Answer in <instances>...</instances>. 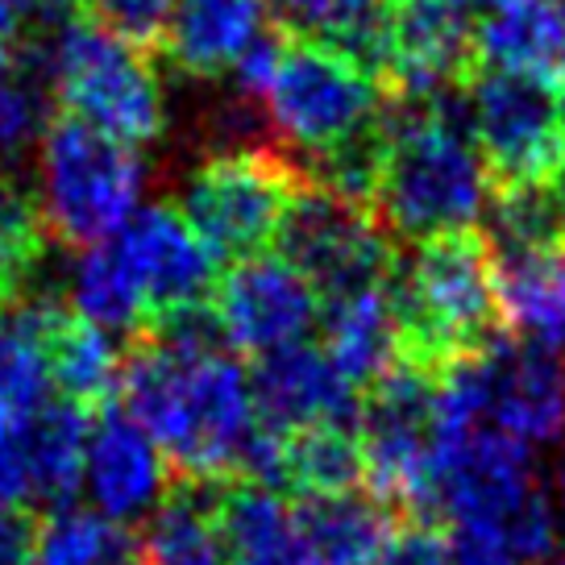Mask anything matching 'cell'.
Instances as JSON below:
<instances>
[{
  "instance_id": "41",
  "label": "cell",
  "mask_w": 565,
  "mask_h": 565,
  "mask_svg": "<svg viewBox=\"0 0 565 565\" xmlns=\"http://www.w3.org/2000/svg\"><path fill=\"white\" fill-rule=\"evenodd\" d=\"M9 279H13V275L0 266V308H4V300H9Z\"/></svg>"
},
{
  "instance_id": "22",
  "label": "cell",
  "mask_w": 565,
  "mask_h": 565,
  "mask_svg": "<svg viewBox=\"0 0 565 565\" xmlns=\"http://www.w3.org/2000/svg\"><path fill=\"white\" fill-rule=\"evenodd\" d=\"M0 433L18 449L25 499H42L54 508L71 503V494L84 482V437H88L84 412L67 399H54L30 420L9 424Z\"/></svg>"
},
{
  "instance_id": "38",
  "label": "cell",
  "mask_w": 565,
  "mask_h": 565,
  "mask_svg": "<svg viewBox=\"0 0 565 565\" xmlns=\"http://www.w3.org/2000/svg\"><path fill=\"white\" fill-rule=\"evenodd\" d=\"M557 532H562V565H565V458H562V470H557Z\"/></svg>"
},
{
  "instance_id": "10",
  "label": "cell",
  "mask_w": 565,
  "mask_h": 565,
  "mask_svg": "<svg viewBox=\"0 0 565 565\" xmlns=\"http://www.w3.org/2000/svg\"><path fill=\"white\" fill-rule=\"evenodd\" d=\"M461 96L494 188H557L565 175V96L491 67L470 71Z\"/></svg>"
},
{
  "instance_id": "15",
  "label": "cell",
  "mask_w": 565,
  "mask_h": 565,
  "mask_svg": "<svg viewBox=\"0 0 565 565\" xmlns=\"http://www.w3.org/2000/svg\"><path fill=\"white\" fill-rule=\"evenodd\" d=\"M171 458L125 407H105L84 437V491L113 524H138L167 499Z\"/></svg>"
},
{
  "instance_id": "44",
  "label": "cell",
  "mask_w": 565,
  "mask_h": 565,
  "mask_svg": "<svg viewBox=\"0 0 565 565\" xmlns=\"http://www.w3.org/2000/svg\"><path fill=\"white\" fill-rule=\"evenodd\" d=\"M117 565H129V562H117Z\"/></svg>"
},
{
  "instance_id": "31",
  "label": "cell",
  "mask_w": 565,
  "mask_h": 565,
  "mask_svg": "<svg viewBox=\"0 0 565 565\" xmlns=\"http://www.w3.org/2000/svg\"><path fill=\"white\" fill-rule=\"evenodd\" d=\"M121 532L96 508H54L34 532V565H117Z\"/></svg>"
},
{
  "instance_id": "14",
  "label": "cell",
  "mask_w": 565,
  "mask_h": 565,
  "mask_svg": "<svg viewBox=\"0 0 565 565\" xmlns=\"http://www.w3.org/2000/svg\"><path fill=\"white\" fill-rule=\"evenodd\" d=\"M108 242L117 246L125 270L138 282L150 320L171 324L192 317L216 287V254L204 246V237L188 225L179 209L167 204L141 209Z\"/></svg>"
},
{
  "instance_id": "3",
  "label": "cell",
  "mask_w": 565,
  "mask_h": 565,
  "mask_svg": "<svg viewBox=\"0 0 565 565\" xmlns=\"http://www.w3.org/2000/svg\"><path fill=\"white\" fill-rule=\"evenodd\" d=\"M437 520L458 565H541L557 536V512L532 466V445L491 420L437 449Z\"/></svg>"
},
{
  "instance_id": "29",
  "label": "cell",
  "mask_w": 565,
  "mask_h": 565,
  "mask_svg": "<svg viewBox=\"0 0 565 565\" xmlns=\"http://www.w3.org/2000/svg\"><path fill=\"white\" fill-rule=\"evenodd\" d=\"M141 565H230L216 524V503L195 494L162 499L159 512L146 515Z\"/></svg>"
},
{
  "instance_id": "5",
  "label": "cell",
  "mask_w": 565,
  "mask_h": 565,
  "mask_svg": "<svg viewBox=\"0 0 565 565\" xmlns=\"http://www.w3.org/2000/svg\"><path fill=\"white\" fill-rule=\"evenodd\" d=\"M383 84L371 67L329 42H282L275 75L258 96L270 134L291 150V162H312L308 175L350 150L379 125Z\"/></svg>"
},
{
  "instance_id": "28",
  "label": "cell",
  "mask_w": 565,
  "mask_h": 565,
  "mask_svg": "<svg viewBox=\"0 0 565 565\" xmlns=\"http://www.w3.org/2000/svg\"><path fill=\"white\" fill-rule=\"evenodd\" d=\"M270 13L296 38L329 42L371 71L379 63L387 0H270Z\"/></svg>"
},
{
  "instance_id": "21",
  "label": "cell",
  "mask_w": 565,
  "mask_h": 565,
  "mask_svg": "<svg viewBox=\"0 0 565 565\" xmlns=\"http://www.w3.org/2000/svg\"><path fill=\"white\" fill-rule=\"evenodd\" d=\"M270 21V0H171L167 46L188 75H230Z\"/></svg>"
},
{
  "instance_id": "18",
  "label": "cell",
  "mask_w": 565,
  "mask_h": 565,
  "mask_svg": "<svg viewBox=\"0 0 565 565\" xmlns=\"http://www.w3.org/2000/svg\"><path fill=\"white\" fill-rule=\"evenodd\" d=\"M491 249L503 333L565 350V233Z\"/></svg>"
},
{
  "instance_id": "7",
  "label": "cell",
  "mask_w": 565,
  "mask_h": 565,
  "mask_svg": "<svg viewBox=\"0 0 565 565\" xmlns=\"http://www.w3.org/2000/svg\"><path fill=\"white\" fill-rule=\"evenodd\" d=\"M42 75L75 121L146 146L167 129V88L146 54L96 21L63 25L42 46Z\"/></svg>"
},
{
  "instance_id": "11",
  "label": "cell",
  "mask_w": 565,
  "mask_h": 565,
  "mask_svg": "<svg viewBox=\"0 0 565 565\" xmlns=\"http://www.w3.org/2000/svg\"><path fill=\"white\" fill-rule=\"evenodd\" d=\"M282 258L317 287L320 296H345L358 287L387 282L395 246L371 200H358L324 183H303L279 230Z\"/></svg>"
},
{
  "instance_id": "30",
  "label": "cell",
  "mask_w": 565,
  "mask_h": 565,
  "mask_svg": "<svg viewBox=\"0 0 565 565\" xmlns=\"http://www.w3.org/2000/svg\"><path fill=\"white\" fill-rule=\"evenodd\" d=\"M54 391L75 407L100 404L121 379V353L113 345V333L96 329L79 317H58L51 337Z\"/></svg>"
},
{
  "instance_id": "12",
  "label": "cell",
  "mask_w": 565,
  "mask_h": 565,
  "mask_svg": "<svg viewBox=\"0 0 565 565\" xmlns=\"http://www.w3.org/2000/svg\"><path fill=\"white\" fill-rule=\"evenodd\" d=\"M475 71V21L466 0H387L374 75L387 96L445 100Z\"/></svg>"
},
{
  "instance_id": "27",
  "label": "cell",
  "mask_w": 565,
  "mask_h": 565,
  "mask_svg": "<svg viewBox=\"0 0 565 565\" xmlns=\"http://www.w3.org/2000/svg\"><path fill=\"white\" fill-rule=\"evenodd\" d=\"M366 478L358 424H320L282 437V478L303 499L350 494Z\"/></svg>"
},
{
  "instance_id": "16",
  "label": "cell",
  "mask_w": 565,
  "mask_h": 565,
  "mask_svg": "<svg viewBox=\"0 0 565 565\" xmlns=\"http://www.w3.org/2000/svg\"><path fill=\"white\" fill-rule=\"evenodd\" d=\"M487 416L494 428L524 445L565 437V362L557 350L499 333L482 350Z\"/></svg>"
},
{
  "instance_id": "9",
  "label": "cell",
  "mask_w": 565,
  "mask_h": 565,
  "mask_svg": "<svg viewBox=\"0 0 565 565\" xmlns=\"http://www.w3.org/2000/svg\"><path fill=\"white\" fill-rule=\"evenodd\" d=\"M433 387L437 371L399 358L366 395L358 416L366 487L383 508L416 520L437 512V454H433Z\"/></svg>"
},
{
  "instance_id": "6",
  "label": "cell",
  "mask_w": 565,
  "mask_h": 565,
  "mask_svg": "<svg viewBox=\"0 0 565 565\" xmlns=\"http://www.w3.org/2000/svg\"><path fill=\"white\" fill-rule=\"evenodd\" d=\"M146 195L138 146L63 117L42 129L34 162V200L42 225L75 249L100 246L134 221Z\"/></svg>"
},
{
  "instance_id": "39",
  "label": "cell",
  "mask_w": 565,
  "mask_h": 565,
  "mask_svg": "<svg viewBox=\"0 0 565 565\" xmlns=\"http://www.w3.org/2000/svg\"><path fill=\"white\" fill-rule=\"evenodd\" d=\"M71 4H75V0H42V9H46L51 18H63V13H67Z\"/></svg>"
},
{
  "instance_id": "40",
  "label": "cell",
  "mask_w": 565,
  "mask_h": 565,
  "mask_svg": "<svg viewBox=\"0 0 565 565\" xmlns=\"http://www.w3.org/2000/svg\"><path fill=\"white\" fill-rule=\"evenodd\" d=\"M553 200H557V216H562V230H565V175L557 179V188H553Z\"/></svg>"
},
{
  "instance_id": "25",
  "label": "cell",
  "mask_w": 565,
  "mask_h": 565,
  "mask_svg": "<svg viewBox=\"0 0 565 565\" xmlns=\"http://www.w3.org/2000/svg\"><path fill=\"white\" fill-rule=\"evenodd\" d=\"M303 565H374L395 520L379 499L324 494L300 503Z\"/></svg>"
},
{
  "instance_id": "37",
  "label": "cell",
  "mask_w": 565,
  "mask_h": 565,
  "mask_svg": "<svg viewBox=\"0 0 565 565\" xmlns=\"http://www.w3.org/2000/svg\"><path fill=\"white\" fill-rule=\"evenodd\" d=\"M0 565H34V529L9 499H0Z\"/></svg>"
},
{
  "instance_id": "33",
  "label": "cell",
  "mask_w": 565,
  "mask_h": 565,
  "mask_svg": "<svg viewBox=\"0 0 565 565\" xmlns=\"http://www.w3.org/2000/svg\"><path fill=\"white\" fill-rule=\"evenodd\" d=\"M42 129H46V105L38 84L25 79L13 63H0V162L38 146Z\"/></svg>"
},
{
  "instance_id": "23",
  "label": "cell",
  "mask_w": 565,
  "mask_h": 565,
  "mask_svg": "<svg viewBox=\"0 0 565 565\" xmlns=\"http://www.w3.org/2000/svg\"><path fill=\"white\" fill-rule=\"evenodd\" d=\"M58 312L46 303L0 308V428L54 404L51 337Z\"/></svg>"
},
{
  "instance_id": "24",
  "label": "cell",
  "mask_w": 565,
  "mask_h": 565,
  "mask_svg": "<svg viewBox=\"0 0 565 565\" xmlns=\"http://www.w3.org/2000/svg\"><path fill=\"white\" fill-rule=\"evenodd\" d=\"M230 565H303L300 508L263 482H242L216 499Z\"/></svg>"
},
{
  "instance_id": "17",
  "label": "cell",
  "mask_w": 565,
  "mask_h": 565,
  "mask_svg": "<svg viewBox=\"0 0 565 565\" xmlns=\"http://www.w3.org/2000/svg\"><path fill=\"white\" fill-rule=\"evenodd\" d=\"M249 383L258 420L282 437L320 424H358L362 416V391L337 371L329 353L308 341L258 358Z\"/></svg>"
},
{
  "instance_id": "4",
  "label": "cell",
  "mask_w": 565,
  "mask_h": 565,
  "mask_svg": "<svg viewBox=\"0 0 565 565\" xmlns=\"http://www.w3.org/2000/svg\"><path fill=\"white\" fill-rule=\"evenodd\" d=\"M387 287L399 317L404 358L424 371H441L458 358L487 350L503 333L494 249L482 230L416 242L407 263H395Z\"/></svg>"
},
{
  "instance_id": "34",
  "label": "cell",
  "mask_w": 565,
  "mask_h": 565,
  "mask_svg": "<svg viewBox=\"0 0 565 565\" xmlns=\"http://www.w3.org/2000/svg\"><path fill=\"white\" fill-rule=\"evenodd\" d=\"M88 4L96 13V25H105L108 34L125 38L134 46L167 38L171 0H88Z\"/></svg>"
},
{
  "instance_id": "13",
  "label": "cell",
  "mask_w": 565,
  "mask_h": 565,
  "mask_svg": "<svg viewBox=\"0 0 565 565\" xmlns=\"http://www.w3.org/2000/svg\"><path fill=\"white\" fill-rule=\"evenodd\" d=\"M320 320V291L282 254L237 258L212 296L216 337L233 350L266 358L300 345Z\"/></svg>"
},
{
  "instance_id": "19",
  "label": "cell",
  "mask_w": 565,
  "mask_h": 565,
  "mask_svg": "<svg viewBox=\"0 0 565 565\" xmlns=\"http://www.w3.org/2000/svg\"><path fill=\"white\" fill-rule=\"evenodd\" d=\"M475 67L520 75L565 96V9L557 0H508L475 21Z\"/></svg>"
},
{
  "instance_id": "36",
  "label": "cell",
  "mask_w": 565,
  "mask_h": 565,
  "mask_svg": "<svg viewBox=\"0 0 565 565\" xmlns=\"http://www.w3.org/2000/svg\"><path fill=\"white\" fill-rule=\"evenodd\" d=\"M54 21L42 0H0V63H9L13 54H21L30 46L38 25Z\"/></svg>"
},
{
  "instance_id": "2",
  "label": "cell",
  "mask_w": 565,
  "mask_h": 565,
  "mask_svg": "<svg viewBox=\"0 0 565 565\" xmlns=\"http://www.w3.org/2000/svg\"><path fill=\"white\" fill-rule=\"evenodd\" d=\"M461 92L445 100L383 96L379 125L387 150L371 204L391 237L424 242L478 230V221L487 216L494 183L466 129Z\"/></svg>"
},
{
  "instance_id": "35",
  "label": "cell",
  "mask_w": 565,
  "mask_h": 565,
  "mask_svg": "<svg viewBox=\"0 0 565 565\" xmlns=\"http://www.w3.org/2000/svg\"><path fill=\"white\" fill-rule=\"evenodd\" d=\"M374 565H458V562H454L449 532L437 529L433 520H412V524H395L391 529V536L383 541Z\"/></svg>"
},
{
  "instance_id": "32",
  "label": "cell",
  "mask_w": 565,
  "mask_h": 565,
  "mask_svg": "<svg viewBox=\"0 0 565 565\" xmlns=\"http://www.w3.org/2000/svg\"><path fill=\"white\" fill-rule=\"evenodd\" d=\"M42 212L34 192L0 167V266L18 275L38 258L42 249Z\"/></svg>"
},
{
  "instance_id": "1",
  "label": "cell",
  "mask_w": 565,
  "mask_h": 565,
  "mask_svg": "<svg viewBox=\"0 0 565 565\" xmlns=\"http://www.w3.org/2000/svg\"><path fill=\"white\" fill-rule=\"evenodd\" d=\"M216 329V324H212ZM200 312L171 320L121 362L125 412L192 478H246L263 437L246 366L221 350Z\"/></svg>"
},
{
  "instance_id": "42",
  "label": "cell",
  "mask_w": 565,
  "mask_h": 565,
  "mask_svg": "<svg viewBox=\"0 0 565 565\" xmlns=\"http://www.w3.org/2000/svg\"><path fill=\"white\" fill-rule=\"evenodd\" d=\"M466 4H482V9H499V4H508V0H466Z\"/></svg>"
},
{
  "instance_id": "43",
  "label": "cell",
  "mask_w": 565,
  "mask_h": 565,
  "mask_svg": "<svg viewBox=\"0 0 565 565\" xmlns=\"http://www.w3.org/2000/svg\"><path fill=\"white\" fill-rule=\"evenodd\" d=\"M557 4H562V9H565V0H557Z\"/></svg>"
},
{
  "instance_id": "26",
  "label": "cell",
  "mask_w": 565,
  "mask_h": 565,
  "mask_svg": "<svg viewBox=\"0 0 565 565\" xmlns=\"http://www.w3.org/2000/svg\"><path fill=\"white\" fill-rule=\"evenodd\" d=\"M67 296L75 317L105 329V333H138L141 324H150L146 300H141L138 282L125 270L121 254L113 242L79 249V258L67 275Z\"/></svg>"
},
{
  "instance_id": "20",
  "label": "cell",
  "mask_w": 565,
  "mask_h": 565,
  "mask_svg": "<svg viewBox=\"0 0 565 565\" xmlns=\"http://www.w3.org/2000/svg\"><path fill=\"white\" fill-rule=\"evenodd\" d=\"M320 320H324V345L320 350L329 353V362L362 395L404 358L399 317H395V300H391L387 282L358 287L345 296H329V308L320 312Z\"/></svg>"
},
{
  "instance_id": "8",
  "label": "cell",
  "mask_w": 565,
  "mask_h": 565,
  "mask_svg": "<svg viewBox=\"0 0 565 565\" xmlns=\"http://www.w3.org/2000/svg\"><path fill=\"white\" fill-rule=\"evenodd\" d=\"M303 183V171L287 154L263 146L216 150L188 175L179 212L216 258H249L279 237Z\"/></svg>"
}]
</instances>
